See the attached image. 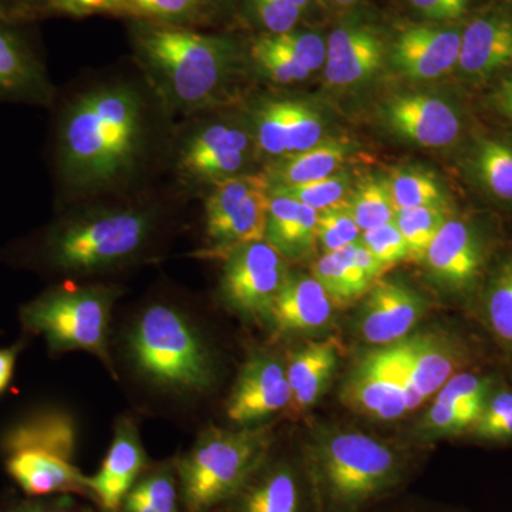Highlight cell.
Listing matches in <instances>:
<instances>
[{
  "mask_svg": "<svg viewBox=\"0 0 512 512\" xmlns=\"http://www.w3.org/2000/svg\"><path fill=\"white\" fill-rule=\"evenodd\" d=\"M302 466L315 512H365L410 478L409 451L343 427H318L303 447Z\"/></svg>",
  "mask_w": 512,
  "mask_h": 512,
  "instance_id": "1",
  "label": "cell"
},
{
  "mask_svg": "<svg viewBox=\"0 0 512 512\" xmlns=\"http://www.w3.org/2000/svg\"><path fill=\"white\" fill-rule=\"evenodd\" d=\"M143 138V104L136 90L107 86L83 94L60 134L63 173L77 187L116 183L133 170Z\"/></svg>",
  "mask_w": 512,
  "mask_h": 512,
  "instance_id": "2",
  "label": "cell"
},
{
  "mask_svg": "<svg viewBox=\"0 0 512 512\" xmlns=\"http://www.w3.org/2000/svg\"><path fill=\"white\" fill-rule=\"evenodd\" d=\"M126 353L137 375L160 392L204 396L218 382L210 343L174 306L156 303L138 313L127 329Z\"/></svg>",
  "mask_w": 512,
  "mask_h": 512,
  "instance_id": "3",
  "label": "cell"
},
{
  "mask_svg": "<svg viewBox=\"0 0 512 512\" xmlns=\"http://www.w3.org/2000/svg\"><path fill=\"white\" fill-rule=\"evenodd\" d=\"M137 53L174 106L204 109L217 103L237 63L227 37L202 35L183 26L148 22L136 32Z\"/></svg>",
  "mask_w": 512,
  "mask_h": 512,
  "instance_id": "4",
  "label": "cell"
},
{
  "mask_svg": "<svg viewBox=\"0 0 512 512\" xmlns=\"http://www.w3.org/2000/svg\"><path fill=\"white\" fill-rule=\"evenodd\" d=\"M79 429L76 419L59 407L23 414L0 436L6 473L26 497L87 495V477L74 464Z\"/></svg>",
  "mask_w": 512,
  "mask_h": 512,
  "instance_id": "5",
  "label": "cell"
},
{
  "mask_svg": "<svg viewBox=\"0 0 512 512\" xmlns=\"http://www.w3.org/2000/svg\"><path fill=\"white\" fill-rule=\"evenodd\" d=\"M272 433L271 426L202 431L175 463L185 510L210 512L237 493L271 456Z\"/></svg>",
  "mask_w": 512,
  "mask_h": 512,
  "instance_id": "6",
  "label": "cell"
},
{
  "mask_svg": "<svg viewBox=\"0 0 512 512\" xmlns=\"http://www.w3.org/2000/svg\"><path fill=\"white\" fill-rule=\"evenodd\" d=\"M153 231V215L137 208L89 212L53 228L43 242V256L62 274H101L136 258Z\"/></svg>",
  "mask_w": 512,
  "mask_h": 512,
  "instance_id": "7",
  "label": "cell"
},
{
  "mask_svg": "<svg viewBox=\"0 0 512 512\" xmlns=\"http://www.w3.org/2000/svg\"><path fill=\"white\" fill-rule=\"evenodd\" d=\"M119 289L104 285H62L49 289L20 309L26 333L40 336L53 355L90 353L113 375L109 352L111 312Z\"/></svg>",
  "mask_w": 512,
  "mask_h": 512,
  "instance_id": "8",
  "label": "cell"
},
{
  "mask_svg": "<svg viewBox=\"0 0 512 512\" xmlns=\"http://www.w3.org/2000/svg\"><path fill=\"white\" fill-rule=\"evenodd\" d=\"M271 184L265 174H238L214 181L205 200L204 256L224 258L232 249L264 241Z\"/></svg>",
  "mask_w": 512,
  "mask_h": 512,
  "instance_id": "9",
  "label": "cell"
},
{
  "mask_svg": "<svg viewBox=\"0 0 512 512\" xmlns=\"http://www.w3.org/2000/svg\"><path fill=\"white\" fill-rule=\"evenodd\" d=\"M222 261L220 289L227 308L247 319L268 320L289 275L284 256L264 239L232 249Z\"/></svg>",
  "mask_w": 512,
  "mask_h": 512,
  "instance_id": "10",
  "label": "cell"
},
{
  "mask_svg": "<svg viewBox=\"0 0 512 512\" xmlns=\"http://www.w3.org/2000/svg\"><path fill=\"white\" fill-rule=\"evenodd\" d=\"M339 397L352 412L379 421L402 419L423 404L389 348L360 356L343 380Z\"/></svg>",
  "mask_w": 512,
  "mask_h": 512,
  "instance_id": "11",
  "label": "cell"
},
{
  "mask_svg": "<svg viewBox=\"0 0 512 512\" xmlns=\"http://www.w3.org/2000/svg\"><path fill=\"white\" fill-rule=\"evenodd\" d=\"M491 244L476 221L448 218L431 242L423 264L441 291L470 295L487 272Z\"/></svg>",
  "mask_w": 512,
  "mask_h": 512,
  "instance_id": "12",
  "label": "cell"
},
{
  "mask_svg": "<svg viewBox=\"0 0 512 512\" xmlns=\"http://www.w3.org/2000/svg\"><path fill=\"white\" fill-rule=\"evenodd\" d=\"M386 348L423 404L436 396L450 377L466 370L473 359L467 340L446 329L413 332Z\"/></svg>",
  "mask_w": 512,
  "mask_h": 512,
  "instance_id": "13",
  "label": "cell"
},
{
  "mask_svg": "<svg viewBox=\"0 0 512 512\" xmlns=\"http://www.w3.org/2000/svg\"><path fill=\"white\" fill-rule=\"evenodd\" d=\"M291 397L286 365L271 353L255 352L239 370L225 412L232 423L248 427L288 409Z\"/></svg>",
  "mask_w": 512,
  "mask_h": 512,
  "instance_id": "14",
  "label": "cell"
},
{
  "mask_svg": "<svg viewBox=\"0 0 512 512\" xmlns=\"http://www.w3.org/2000/svg\"><path fill=\"white\" fill-rule=\"evenodd\" d=\"M365 296L356 330L360 339L376 348L407 338L429 311V303L421 293L397 281L379 279Z\"/></svg>",
  "mask_w": 512,
  "mask_h": 512,
  "instance_id": "15",
  "label": "cell"
},
{
  "mask_svg": "<svg viewBox=\"0 0 512 512\" xmlns=\"http://www.w3.org/2000/svg\"><path fill=\"white\" fill-rule=\"evenodd\" d=\"M220 508L221 512H315L302 463L271 456Z\"/></svg>",
  "mask_w": 512,
  "mask_h": 512,
  "instance_id": "16",
  "label": "cell"
},
{
  "mask_svg": "<svg viewBox=\"0 0 512 512\" xmlns=\"http://www.w3.org/2000/svg\"><path fill=\"white\" fill-rule=\"evenodd\" d=\"M456 69L467 83L476 86L512 70L511 12L491 9L464 26Z\"/></svg>",
  "mask_w": 512,
  "mask_h": 512,
  "instance_id": "17",
  "label": "cell"
},
{
  "mask_svg": "<svg viewBox=\"0 0 512 512\" xmlns=\"http://www.w3.org/2000/svg\"><path fill=\"white\" fill-rule=\"evenodd\" d=\"M147 470V454L136 421L121 417L114 426L109 451L93 477H87L90 497L103 512H119L138 478Z\"/></svg>",
  "mask_w": 512,
  "mask_h": 512,
  "instance_id": "18",
  "label": "cell"
},
{
  "mask_svg": "<svg viewBox=\"0 0 512 512\" xmlns=\"http://www.w3.org/2000/svg\"><path fill=\"white\" fill-rule=\"evenodd\" d=\"M384 116L399 136L421 147L453 146L463 131V121L456 107L429 94L394 97L387 103Z\"/></svg>",
  "mask_w": 512,
  "mask_h": 512,
  "instance_id": "19",
  "label": "cell"
},
{
  "mask_svg": "<svg viewBox=\"0 0 512 512\" xmlns=\"http://www.w3.org/2000/svg\"><path fill=\"white\" fill-rule=\"evenodd\" d=\"M249 138L241 128L212 124L187 141L180 171L190 178L220 181L238 175L248 160Z\"/></svg>",
  "mask_w": 512,
  "mask_h": 512,
  "instance_id": "20",
  "label": "cell"
},
{
  "mask_svg": "<svg viewBox=\"0 0 512 512\" xmlns=\"http://www.w3.org/2000/svg\"><path fill=\"white\" fill-rule=\"evenodd\" d=\"M460 28L413 26L394 40V67L414 80H434L456 69L461 45Z\"/></svg>",
  "mask_w": 512,
  "mask_h": 512,
  "instance_id": "21",
  "label": "cell"
},
{
  "mask_svg": "<svg viewBox=\"0 0 512 512\" xmlns=\"http://www.w3.org/2000/svg\"><path fill=\"white\" fill-rule=\"evenodd\" d=\"M333 309L328 293L312 275L289 272L268 322L279 335H303L328 326Z\"/></svg>",
  "mask_w": 512,
  "mask_h": 512,
  "instance_id": "22",
  "label": "cell"
},
{
  "mask_svg": "<svg viewBox=\"0 0 512 512\" xmlns=\"http://www.w3.org/2000/svg\"><path fill=\"white\" fill-rule=\"evenodd\" d=\"M384 46L367 26H342L326 45L325 77L330 86L348 87L363 82L382 67Z\"/></svg>",
  "mask_w": 512,
  "mask_h": 512,
  "instance_id": "23",
  "label": "cell"
},
{
  "mask_svg": "<svg viewBox=\"0 0 512 512\" xmlns=\"http://www.w3.org/2000/svg\"><path fill=\"white\" fill-rule=\"evenodd\" d=\"M265 241L286 261L312 254L318 245V211L291 197L269 191Z\"/></svg>",
  "mask_w": 512,
  "mask_h": 512,
  "instance_id": "24",
  "label": "cell"
},
{
  "mask_svg": "<svg viewBox=\"0 0 512 512\" xmlns=\"http://www.w3.org/2000/svg\"><path fill=\"white\" fill-rule=\"evenodd\" d=\"M470 170L478 187L491 200L512 205V141L490 136L477 138Z\"/></svg>",
  "mask_w": 512,
  "mask_h": 512,
  "instance_id": "25",
  "label": "cell"
},
{
  "mask_svg": "<svg viewBox=\"0 0 512 512\" xmlns=\"http://www.w3.org/2000/svg\"><path fill=\"white\" fill-rule=\"evenodd\" d=\"M346 153L345 144L333 140L322 141L311 150L281 158L265 175L274 187L312 183L335 174L346 160Z\"/></svg>",
  "mask_w": 512,
  "mask_h": 512,
  "instance_id": "26",
  "label": "cell"
},
{
  "mask_svg": "<svg viewBox=\"0 0 512 512\" xmlns=\"http://www.w3.org/2000/svg\"><path fill=\"white\" fill-rule=\"evenodd\" d=\"M45 76L28 47L18 36L0 26V97H40Z\"/></svg>",
  "mask_w": 512,
  "mask_h": 512,
  "instance_id": "27",
  "label": "cell"
},
{
  "mask_svg": "<svg viewBox=\"0 0 512 512\" xmlns=\"http://www.w3.org/2000/svg\"><path fill=\"white\" fill-rule=\"evenodd\" d=\"M483 311L495 340L512 353V251L501 258L488 276Z\"/></svg>",
  "mask_w": 512,
  "mask_h": 512,
  "instance_id": "28",
  "label": "cell"
},
{
  "mask_svg": "<svg viewBox=\"0 0 512 512\" xmlns=\"http://www.w3.org/2000/svg\"><path fill=\"white\" fill-rule=\"evenodd\" d=\"M345 202L362 232L394 222L396 218L389 185L382 178L360 181Z\"/></svg>",
  "mask_w": 512,
  "mask_h": 512,
  "instance_id": "29",
  "label": "cell"
},
{
  "mask_svg": "<svg viewBox=\"0 0 512 512\" xmlns=\"http://www.w3.org/2000/svg\"><path fill=\"white\" fill-rule=\"evenodd\" d=\"M451 211L443 207H419L396 211L394 224L402 232L409 261L423 262L431 242L446 224Z\"/></svg>",
  "mask_w": 512,
  "mask_h": 512,
  "instance_id": "30",
  "label": "cell"
},
{
  "mask_svg": "<svg viewBox=\"0 0 512 512\" xmlns=\"http://www.w3.org/2000/svg\"><path fill=\"white\" fill-rule=\"evenodd\" d=\"M386 181L396 211L419 207L448 208L447 194L433 175L419 170H396Z\"/></svg>",
  "mask_w": 512,
  "mask_h": 512,
  "instance_id": "31",
  "label": "cell"
},
{
  "mask_svg": "<svg viewBox=\"0 0 512 512\" xmlns=\"http://www.w3.org/2000/svg\"><path fill=\"white\" fill-rule=\"evenodd\" d=\"M130 494L156 512H180L183 503L175 464L144 471Z\"/></svg>",
  "mask_w": 512,
  "mask_h": 512,
  "instance_id": "32",
  "label": "cell"
},
{
  "mask_svg": "<svg viewBox=\"0 0 512 512\" xmlns=\"http://www.w3.org/2000/svg\"><path fill=\"white\" fill-rule=\"evenodd\" d=\"M205 0H121V13L181 26L204 15Z\"/></svg>",
  "mask_w": 512,
  "mask_h": 512,
  "instance_id": "33",
  "label": "cell"
},
{
  "mask_svg": "<svg viewBox=\"0 0 512 512\" xmlns=\"http://www.w3.org/2000/svg\"><path fill=\"white\" fill-rule=\"evenodd\" d=\"M286 156L303 153L322 143L323 123L316 111L302 101L284 100Z\"/></svg>",
  "mask_w": 512,
  "mask_h": 512,
  "instance_id": "34",
  "label": "cell"
},
{
  "mask_svg": "<svg viewBox=\"0 0 512 512\" xmlns=\"http://www.w3.org/2000/svg\"><path fill=\"white\" fill-rule=\"evenodd\" d=\"M348 174H333L323 180L299 185H275L272 192L291 197L316 211L338 205L348 198Z\"/></svg>",
  "mask_w": 512,
  "mask_h": 512,
  "instance_id": "35",
  "label": "cell"
},
{
  "mask_svg": "<svg viewBox=\"0 0 512 512\" xmlns=\"http://www.w3.org/2000/svg\"><path fill=\"white\" fill-rule=\"evenodd\" d=\"M252 57L262 72L276 83L302 82L311 74L296 62L285 47L278 45L271 35L256 40L252 46Z\"/></svg>",
  "mask_w": 512,
  "mask_h": 512,
  "instance_id": "36",
  "label": "cell"
},
{
  "mask_svg": "<svg viewBox=\"0 0 512 512\" xmlns=\"http://www.w3.org/2000/svg\"><path fill=\"white\" fill-rule=\"evenodd\" d=\"M345 201L318 211V244L322 245L326 252L348 247L362 237V231L357 227Z\"/></svg>",
  "mask_w": 512,
  "mask_h": 512,
  "instance_id": "37",
  "label": "cell"
},
{
  "mask_svg": "<svg viewBox=\"0 0 512 512\" xmlns=\"http://www.w3.org/2000/svg\"><path fill=\"white\" fill-rule=\"evenodd\" d=\"M471 423L461 414L460 407L434 399L416 424L419 439L434 440L457 436L470 431Z\"/></svg>",
  "mask_w": 512,
  "mask_h": 512,
  "instance_id": "38",
  "label": "cell"
},
{
  "mask_svg": "<svg viewBox=\"0 0 512 512\" xmlns=\"http://www.w3.org/2000/svg\"><path fill=\"white\" fill-rule=\"evenodd\" d=\"M256 141L269 156H286L284 100H271L256 111Z\"/></svg>",
  "mask_w": 512,
  "mask_h": 512,
  "instance_id": "39",
  "label": "cell"
},
{
  "mask_svg": "<svg viewBox=\"0 0 512 512\" xmlns=\"http://www.w3.org/2000/svg\"><path fill=\"white\" fill-rule=\"evenodd\" d=\"M494 387L493 377L471 372V370H463V372H458L457 375L450 377L434 396V399L453 404V406L468 402H485Z\"/></svg>",
  "mask_w": 512,
  "mask_h": 512,
  "instance_id": "40",
  "label": "cell"
},
{
  "mask_svg": "<svg viewBox=\"0 0 512 512\" xmlns=\"http://www.w3.org/2000/svg\"><path fill=\"white\" fill-rule=\"evenodd\" d=\"M311 275L322 285L325 292L328 293L330 301L335 308H346L359 301L348 279L343 274L339 259L335 252H325L318 261L313 262Z\"/></svg>",
  "mask_w": 512,
  "mask_h": 512,
  "instance_id": "41",
  "label": "cell"
},
{
  "mask_svg": "<svg viewBox=\"0 0 512 512\" xmlns=\"http://www.w3.org/2000/svg\"><path fill=\"white\" fill-rule=\"evenodd\" d=\"M360 241L387 269L400 262L409 261L406 241L394 222L362 232Z\"/></svg>",
  "mask_w": 512,
  "mask_h": 512,
  "instance_id": "42",
  "label": "cell"
},
{
  "mask_svg": "<svg viewBox=\"0 0 512 512\" xmlns=\"http://www.w3.org/2000/svg\"><path fill=\"white\" fill-rule=\"evenodd\" d=\"M278 45L285 47L296 62L309 73L316 72L326 62V43L322 37L312 32H291L284 35H271Z\"/></svg>",
  "mask_w": 512,
  "mask_h": 512,
  "instance_id": "43",
  "label": "cell"
},
{
  "mask_svg": "<svg viewBox=\"0 0 512 512\" xmlns=\"http://www.w3.org/2000/svg\"><path fill=\"white\" fill-rule=\"evenodd\" d=\"M256 18L271 35H284L295 29L302 12L289 0H251Z\"/></svg>",
  "mask_w": 512,
  "mask_h": 512,
  "instance_id": "44",
  "label": "cell"
},
{
  "mask_svg": "<svg viewBox=\"0 0 512 512\" xmlns=\"http://www.w3.org/2000/svg\"><path fill=\"white\" fill-rule=\"evenodd\" d=\"M0 512H92L83 505L76 504L70 495L8 501L0 505Z\"/></svg>",
  "mask_w": 512,
  "mask_h": 512,
  "instance_id": "45",
  "label": "cell"
},
{
  "mask_svg": "<svg viewBox=\"0 0 512 512\" xmlns=\"http://www.w3.org/2000/svg\"><path fill=\"white\" fill-rule=\"evenodd\" d=\"M50 8L72 16L121 12V0H47Z\"/></svg>",
  "mask_w": 512,
  "mask_h": 512,
  "instance_id": "46",
  "label": "cell"
},
{
  "mask_svg": "<svg viewBox=\"0 0 512 512\" xmlns=\"http://www.w3.org/2000/svg\"><path fill=\"white\" fill-rule=\"evenodd\" d=\"M429 19L456 20L466 13L470 0H410Z\"/></svg>",
  "mask_w": 512,
  "mask_h": 512,
  "instance_id": "47",
  "label": "cell"
},
{
  "mask_svg": "<svg viewBox=\"0 0 512 512\" xmlns=\"http://www.w3.org/2000/svg\"><path fill=\"white\" fill-rule=\"evenodd\" d=\"M485 101L494 114L512 123V70L498 76Z\"/></svg>",
  "mask_w": 512,
  "mask_h": 512,
  "instance_id": "48",
  "label": "cell"
},
{
  "mask_svg": "<svg viewBox=\"0 0 512 512\" xmlns=\"http://www.w3.org/2000/svg\"><path fill=\"white\" fill-rule=\"evenodd\" d=\"M26 346V339H20L13 345L0 348V396L9 389L15 375L16 363Z\"/></svg>",
  "mask_w": 512,
  "mask_h": 512,
  "instance_id": "49",
  "label": "cell"
},
{
  "mask_svg": "<svg viewBox=\"0 0 512 512\" xmlns=\"http://www.w3.org/2000/svg\"><path fill=\"white\" fill-rule=\"evenodd\" d=\"M471 434L480 440L487 441H511L512 440V412L505 414L500 419L476 426L470 430Z\"/></svg>",
  "mask_w": 512,
  "mask_h": 512,
  "instance_id": "50",
  "label": "cell"
},
{
  "mask_svg": "<svg viewBox=\"0 0 512 512\" xmlns=\"http://www.w3.org/2000/svg\"><path fill=\"white\" fill-rule=\"evenodd\" d=\"M355 259L360 271L363 272V275H365L372 284L379 281L380 276H382L384 272L389 271V269L369 251V248H367L360 239L355 245Z\"/></svg>",
  "mask_w": 512,
  "mask_h": 512,
  "instance_id": "51",
  "label": "cell"
},
{
  "mask_svg": "<svg viewBox=\"0 0 512 512\" xmlns=\"http://www.w3.org/2000/svg\"><path fill=\"white\" fill-rule=\"evenodd\" d=\"M119 512H156L151 510L148 505L144 504L143 501L138 500V498L133 497V495L128 494L126 500L121 504Z\"/></svg>",
  "mask_w": 512,
  "mask_h": 512,
  "instance_id": "52",
  "label": "cell"
},
{
  "mask_svg": "<svg viewBox=\"0 0 512 512\" xmlns=\"http://www.w3.org/2000/svg\"><path fill=\"white\" fill-rule=\"evenodd\" d=\"M289 2L293 3L301 12H305V10L309 9L311 6L312 0H289Z\"/></svg>",
  "mask_w": 512,
  "mask_h": 512,
  "instance_id": "53",
  "label": "cell"
},
{
  "mask_svg": "<svg viewBox=\"0 0 512 512\" xmlns=\"http://www.w3.org/2000/svg\"><path fill=\"white\" fill-rule=\"evenodd\" d=\"M33 2V0H0L2 5H10V6H22L28 5V3Z\"/></svg>",
  "mask_w": 512,
  "mask_h": 512,
  "instance_id": "54",
  "label": "cell"
},
{
  "mask_svg": "<svg viewBox=\"0 0 512 512\" xmlns=\"http://www.w3.org/2000/svg\"><path fill=\"white\" fill-rule=\"evenodd\" d=\"M338 5L346 6V5H352L353 2H356V0H335Z\"/></svg>",
  "mask_w": 512,
  "mask_h": 512,
  "instance_id": "55",
  "label": "cell"
},
{
  "mask_svg": "<svg viewBox=\"0 0 512 512\" xmlns=\"http://www.w3.org/2000/svg\"><path fill=\"white\" fill-rule=\"evenodd\" d=\"M220 2H227V0H220Z\"/></svg>",
  "mask_w": 512,
  "mask_h": 512,
  "instance_id": "56",
  "label": "cell"
}]
</instances>
